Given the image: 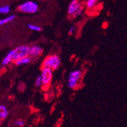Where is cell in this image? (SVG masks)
I'll use <instances>...</instances> for the list:
<instances>
[{
	"mask_svg": "<svg viewBox=\"0 0 127 127\" xmlns=\"http://www.w3.org/2000/svg\"><path fill=\"white\" fill-rule=\"evenodd\" d=\"M42 87L43 89H46L50 85L53 78V70L48 67H43L41 71Z\"/></svg>",
	"mask_w": 127,
	"mask_h": 127,
	"instance_id": "cell-1",
	"label": "cell"
},
{
	"mask_svg": "<svg viewBox=\"0 0 127 127\" xmlns=\"http://www.w3.org/2000/svg\"><path fill=\"white\" fill-rule=\"evenodd\" d=\"M68 13L73 17H78L83 11V7L78 0H73L68 6Z\"/></svg>",
	"mask_w": 127,
	"mask_h": 127,
	"instance_id": "cell-4",
	"label": "cell"
},
{
	"mask_svg": "<svg viewBox=\"0 0 127 127\" xmlns=\"http://www.w3.org/2000/svg\"><path fill=\"white\" fill-rule=\"evenodd\" d=\"M28 27L32 31H41V28L40 27L37 26V25H32V24H29L28 25Z\"/></svg>",
	"mask_w": 127,
	"mask_h": 127,
	"instance_id": "cell-13",
	"label": "cell"
},
{
	"mask_svg": "<svg viewBox=\"0 0 127 127\" xmlns=\"http://www.w3.org/2000/svg\"><path fill=\"white\" fill-rule=\"evenodd\" d=\"M38 8H39L38 4L32 1L25 2L18 6V9L22 12L26 13H34L37 12Z\"/></svg>",
	"mask_w": 127,
	"mask_h": 127,
	"instance_id": "cell-3",
	"label": "cell"
},
{
	"mask_svg": "<svg viewBox=\"0 0 127 127\" xmlns=\"http://www.w3.org/2000/svg\"><path fill=\"white\" fill-rule=\"evenodd\" d=\"M15 16L14 15H11V16H9V17H6V18H4V19L0 20V25H3V24H5L6 23L9 22H11V20L15 18Z\"/></svg>",
	"mask_w": 127,
	"mask_h": 127,
	"instance_id": "cell-11",
	"label": "cell"
},
{
	"mask_svg": "<svg viewBox=\"0 0 127 127\" xmlns=\"http://www.w3.org/2000/svg\"><path fill=\"white\" fill-rule=\"evenodd\" d=\"M31 62V58L29 56H26V57L18 59L15 61V64L17 65H23V64H26L29 63Z\"/></svg>",
	"mask_w": 127,
	"mask_h": 127,
	"instance_id": "cell-8",
	"label": "cell"
},
{
	"mask_svg": "<svg viewBox=\"0 0 127 127\" xmlns=\"http://www.w3.org/2000/svg\"><path fill=\"white\" fill-rule=\"evenodd\" d=\"M61 61L60 58L57 55H51L48 56L43 62V67H48L53 70H56L60 65Z\"/></svg>",
	"mask_w": 127,
	"mask_h": 127,
	"instance_id": "cell-2",
	"label": "cell"
},
{
	"mask_svg": "<svg viewBox=\"0 0 127 127\" xmlns=\"http://www.w3.org/2000/svg\"><path fill=\"white\" fill-rule=\"evenodd\" d=\"M8 115L6 108L4 106H0V119H4Z\"/></svg>",
	"mask_w": 127,
	"mask_h": 127,
	"instance_id": "cell-10",
	"label": "cell"
},
{
	"mask_svg": "<svg viewBox=\"0 0 127 127\" xmlns=\"http://www.w3.org/2000/svg\"><path fill=\"white\" fill-rule=\"evenodd\" d=\"M10 11V7L9 6H4L0 7V13H7Z\"/></svg>",
	"mask_w": 127,
	"mask_h": 127,
	"instance_id": "cell-14",
	"label": "cell"
},
{
	"mask_svg": "<svg viewBox=\"0 0 127 127\" xmlns=\"http://www.w3.org/2000/svg\"><path fill=\"white\" fill-rule=\"evenodd\" d=\"M15 125L22 127V126L24 125V122H23L22 120H17V121L15 122Z\"/></svg>",
	"mask_w": 127,
	"mask_h": 127,
	"instance_id": "cell-16",
	"label": "cell"
},
{
	"mask_svg": "<svg viewBox=\"0 0 127 127\" xmlns=\"http://www.w3.org/2000/svg\"><path fill=\"white\" fill-rule=\"evenodd\" d=\"M82 76L80 70H75L70 73L68 77V87L70 89H75L78 85V82Z\"/></svg>",
	"mask_w": 127,
	"mask_h": 127,
	"instance_id": "cell-6",
	"label": "cell"
},
{
	"mask_svg": "<svg viewBox=\"0 0 127 127\" xmlns=\"http://www.w3.org/2000/svg\"><path fill=\"white\" fill-rule=\"evenodd\" d=\"M42 53V49L38 46H33L30 48L29 55L31 56H38Z\"/></svg>",
	"mask_w": 127,
	"mask_h": 127,
	"instance_id": "cell-7",
	"label": "cell"
},
{
	"mask_svg": "<svg viewBox=\"0 0 127 127\" xmlns=\"http://www.w3.org/2000/svg\"><path fill=\"white\" fill-rule=\"evenodd\" d=\"M13 50L11 51L5 56V58L3 59V62H2L3 64L6 65V64H8V63H10L13 60Z\"/></svg>",
	"mask_w": 127,
	"mask_h": 127,
	"instance_id": "cell-9",
	"label": "cell"
},
{
	"mask_svg": "<svg viewBox=\"0 0 127 127\" xmlns=\"http://www.w3.org/2000/svg\"><path fill=\"white\" fill-rule=\"evenodd\" d=\"M42 78H41V76H39V77H37V78L36 79L35 82V86L37 87H40L42 86Z\"/></svg>",
	"mask_w": 127,
	"mask_h": 127,
	"instance_id": "cell-15",
	"label": "cell"
},
{
	"mask_svg": "<svg viewBox=\"0 0 127 127\" xmlns=\"http://www.w3.org/2000/svg\"><path fill=\"white\" fill-rule=\"evenodd\" d=\"M74 31H75V27L74 26H73V27H71V28L70 29V30H69V34H73V32H74Z\"/></svg>",
	"mask_w": 127,
	"mask_h": 127,
	"instance_id": "cell-17",
	"label": "cell"
},
{
	"mask_svg": "<svg viewBox=\"0 0 127 127\" xmlns=\"http://www.w3.org/2000/svg\"><path fill=\"white\" fill-rule=\"evenodd\" d=\"M30 48L27 46H21L13 50V60L16 61L18 59L29 56Z\"/></svg>",
	"mask_w": 127,
	"mask_h": 127,
	"instance_id": "cell-5",
	"label": "cell"
},
{
	"mask_svg": "<svg viewBox=\"0 0 127 127\" xmlns=\"http://www.w3.org/2000/svg\"><path fill=\"white\" fill-rule=\"evenodd\" d=\"M98 1V0H87V7L88 8H92L95 5L97 2Z\"/></svg>",
	"mask_w": 127,
	"mask_h": 127,
	"instance_id": "cell-12",
	"label": "cell"
}]
</instances>
